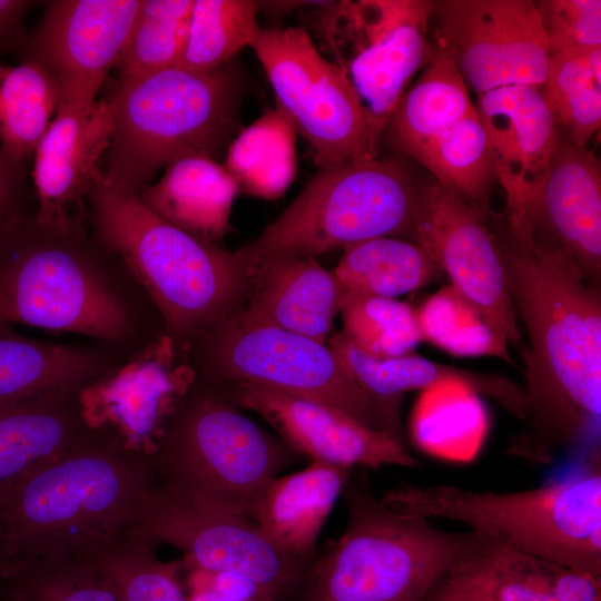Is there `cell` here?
Here are the masks:
<instances>
[{
    "mask_svg": "<svg viewBox=\"0 0 601 601\" xmlns=\"http://www.w3.org/2000/svg\"><path fill=\"white\" fill-rule=\"evenodd\" d=\"M494 234L506 286L525 328L524 428L506 453L531 465L552 463L600 428L601 292L532 231Z\"/></svg>",
    "mask_w": 601,
    "mask_h": 601,
    "instance_id": "6da1fadb",
    "label": "cell"
},
{
    "mask_svg": "<svg viewBox=\"0 0 601 601\" xmlns=\"http://www.w3.org/2000/svg\"><path fill=\"white\" fill-rule=\"evenodd\" d=\"M157 484L147 455L90 431L0 495V579L87 560L134 532Z\"/></svg>",
    "mask_w": 601,
    "mask_h": 601,
    "instance_id": "7a4b0ae2",
    "label": "cell"
},
{
    "mask_svg": "<svg viewBox=\"0 0 601 601\" xmlns=\"http://www.w3.org/2000/svg\"><path fill=\"white\" fill-rule=\"evenodd\" d=\"M342 494L346 529L311 558L295 601H422L475 538L388 506L362 474L352 472Z\"/></svg>",
    "mask_w": 601,
    "mask_h": 601,
    "instance_id": "3957f363",
    "label": "cell"
},
{
    "mask_svg": "<svg viewBox=\"0 0 601 601\" xmlns=\"http://www.w3.org/2000/svg\"><path fill=\"white\" fill-rule=\"evenodd\" d=\"M242 93L231 61L207 72L176 66L119 81L104 183L137 195L177 158L216 160L237 127Z\"/></svg>",
    "mask_w": 601,
    "mask_h": 601,
    "instance_id": "277c9868",
    "label": "cell"
},
{
    "mask_svg": "<svg viewBox=\"0 0 601 601\" xmlns=\"http://www.w3.org/2000/svg\"><path fill=\"white\" fill-rule=\"evenodd\" d=\"M87 205L95 240L128 267L169 326L190 332L229 316L249 283L239 252L170 225L136 195L102 179L89 190Z\"/></svg>",
    "mask_w": 601,
    "mask_h": 601,
    "instance_id": "5b68a950",
    "label": "cell"
},
{
    "mask_svg": "<svg viewBox=\"0 0 601 601\" xmlns=\"http://www.w3.org/2000/svg\"><path fill=\"white\" fill-rule=\"evenodd\" d=\"M572 475L531 490L403 485L381 497L426 519L460 522L516 549L601 579V454Z\"/></svg>",
    "mask_w": 601,
    "mask_h": 601,
    "instance_id": "8992f818",
    "label": "cell"
},
{
    "mask_svg": "<svg viewBox=\"0 0 601 601\" xmlns=\"http://www.w3.org/2000/svg\"><path fill=\"white\" fill-rule=\"evenodd\" d=\"M148 459L170 492L245 519L263 489L294 462L290 449L231 401L190 391Z\"/></svg>",
    "mask_w": 601,
    "mask_h": 601,
    "instance_id": "52a82bcc",
    "label": "cell"
},
{
    "mask_svg": "<svg viewBox=\"0 0 601 601\" xmlns=\"http://www.w3.org/2000/svg\"><path fill=\"white\" fill-rule=\"evenodd\" d=\"M90 246L85 225L55 230L21 217L0 239V322L119 339L127 315Z\"/></svg>",
    "mask_w": 601,
    "mask_h": 601,
    "instance_id": "ba28073f",
    "label": "cell"
},
{
    "mask_svg": "<svg viewBox=\"0 0 601 601\" xmlns=\"http://www.w3.org/2000/svg\"><path fill=\"white\" fill-rule=\"evenodd\" d=\"M417 190L396 159L376 157L319 168L239 253L249 266L282 250L316 256L378 237L413 240Z\"/></svg>",
    "mask_w": 601,
    "mask_h": 601,
    "instance_id": "9c48e42d",
    "label": "cell"
},
{
    "mask_svg": "<svg viewBox=\"0 0 601 601\" xmlns=\"http://www.w3.org/2000/svg\"><path fill=\"white\" fill-rule=\"evenodd\" d=\"M216 367L235 384L252 383L338 410L364 426L403 439L401 421L371 396L326 343L259 321L245 311L223 321Z\"/></svg>",
    "mask_w": 601,
    "mask_h": 601,
    "instance_id": "30bf717a",
    "label": "cell"
},
{
    "mask_svg": "<svg viewBox=\"0 0 601 601\" xmlns=\"http://www.w3.org/2000/svg\"><path fill=\"white\" fill-rule=\"evenodd\" d=\"M432 1H342L321 12L319 28L364 110L375 156L408 80L427 55Z\"/></svg>",
    "mask_w": 601,
    "mask_h": 601,
    "instance_id": "8fae6325",
    "label": "cell"
},
{
    "mask_svg": "<svg viewBox=\"0 0 601 601\" xmlns=\"http://www.w3.org/2000/svg\"><path fill=\"white\" fill-rule=\"evenodd\" d=\"M250 47L267 73L277 109L312 145L319 168L377 157L353 85L303 28L260 29Z\"/></svg>",
    "mask_w": 601,
    "mask_h": 601,
    "instance_id": "7c38bea8",
    "label": "cell"
},
{
    "mask_svg": "<svg viewBox=\"0 0 601 601\" xmlns=\"http://www.w3.org/2000/svg\"><path fill=\"white\" fill-rule=\"evenodd\" d=\"M184 554V566L233 574L272 601L293 599L308 561L292 555L250 520L186 500L158 482L136 529Z\"/></svg>",
    "mask_w": 601,
    "mask_h": 601,
    "instance_id": "4fadbf2b",
    "label": "cell"
},
{
    "mask_svg": "<svg viewBox=\"0 0 601 601\" xmlns=\"http://www.w3.org/2000/svg\"><path fill=\"white\" fill-rule=\"evenodd\" d=\"M430 21L436 50L451 58L477 95L543 86L551 53L533 1H433Z\"/></svg>",
    "mask_w": 601,
    "mask_h": 601,
    "instance_id": "5bb4252c",
    "label": "cell"
},
{
    "mask_svg": "<svg viewBox=\"0 0 601 601\" xmlns=\"http://www.w3.org/2000/svg\"><path fill=\"white\" fill-rule=\"evenodd\" d=\"M141 0H52L20 48L21 62L42 68L60 92L59 110L96 96L125 47ZM58 110V111H59Z\"/></svg>",
    "mask_w": 601,
    "mask_h": 601,
    "instance_id": "9a60e30c",
    "label": "cell"
},
{
    "mask_svg": "<svg viewBox=\"0 0 601 601\" xmlns=\"http://www.w3.org/2000/svg\"><path fill=\"white\" fill-rule=\"evenodd\" d=\"M413 242L509 344L521 345V327L496 242L479 210L437 181L423 186L417 190Z\"/></svg>",
    "mask_w": 601,
    "mask_h": 601,
    "instance_id": "2e32d148",
    "label": "cell"
},
{
    "mask_svg": "<svg viewBox=\"0 0 601 601\" xmlns=\"http://www.w3.org/2000/svg\"><path fill=\"white\" fill-rule=\"evenodd\" d=\"M194 372L178 363L173 342L161 337L115 372L78 393L87 426L117 437L149 456L190 391Z\"/></svg>",
    "mask_w": 601,
    "mask_h": 601,
    "instance_id": "e0dca14e",
    "label": "cell"
},
{
    "mask_svg": "<svg viewBox=\"0 0 601 601\" xmlns=\"http://www.w3.org/2000/svg\"><path fill=\"white\" fill-rule=\"evenodd\" d=\"M475 107L487 134L495 177L505 193V221L532 230L531 215L560 136L542 90L501 87L479 95Z\"/></svg>",
    "mask_w": 601,
    "mask_h": 601,
    "instance_id": "ac0fdd59",
    "label": "cell"
},
{
    "mask_svg": "<svg viewBox=\"0 0 601 601\" xmlns=\"http://www.w3.org/2000/svg\"><path fill=\"white\" fill-rule=\"evenodd\" d=\"M235 388V405L259 414L290 447L313 461L349 469L420 466L403 439L368 428L331 406L259 384L239 383Z\"/></svg>",
    "mask_w": 601,
    "mask_h": 601,
    "instance_id": "d6986e66",
    "label": "cell"
},
{
    "mask_svg": "<svg viewBox=\"0 0 601 601\" xmlns=\"http://www.w3.org/2000/svg\"><path fill=\"white\" fill-rule=\"evenodd\" d=\"M112 130L111 98L57 112L33 154L38 225L55 230L85 225L87 195L102 179Z\"/></svg>",
    "mask_w": 601,
    "mask_h": 601,
    "instance_id": "ffe728a7",
    "label": "cell"
},
{
    "mask_svg": "<svg viewBox=\"0 0 601 601\" xmlns=\"http://www.w3.org/2000/svg\"><path fill=\"white\" fill-rule=\"evenodd\" d=\"M530 225L534 238L601 278V170L593 150L560 137Z\"/></svg>",
    "mask_w": 601,
    "mask_h": 601,
    "instance_id": "44dd1931",
    "label": "cell"
},
{
    "mask_svg": "<svg viewBox=\"0 0 601 601\" xmlns=\"http://www.w3.org/2000/svg\"><path fill=\"white\" fill-rule=\"evenodd\" d=\"M254 293L246 313L253 317L326 343L339 314L344 290L315 256L282 250L249 265Z\"/></svg>",
    "mask_w": 601,
    "mask_h": 601,
    "instance_id": "7402d4cb",
    "label": "cell"
},
{
    "mask_svg": "<svg viewBox=\"0 0 601 601\" xmlns=\"http://www.w3.org/2000/svg\"><path fill=\"white\" fill-rule=\"evenodd\" d=\"M329 346L356 382L398 420L405 392L428 391L453 383L491 397L520 421L524 417V391L504 376L470 373L413 354L375 357L356 347L343 332L331 338Z\"/></svg>",
    "mask_w": 601,
    "mask_h": 601,
    "instance_id": "603a6c76",
    "label": "cell"
},
{
    "mask_svg": "<svg viewBox=\"0 0 601 601\" xmlns=\"http://www.w3.org/2000/svg\"><path fill=\"white\" fill-rule=\"evenodd\" d=\"M454 568L497 601H594L601 597V579L476 531Z\"/></svg>",
    "mask_w": 601,
    "mask_h": 601,
    "instance_id": "cb8c5ba5",
    "label": "cell"
},
{
    "mask_svg": "<svg viewBox=\"0 0 601 601\" xmlns=\"http://www.w3.org/2000/svg\"><path fill=\"white\" fill-rule=\"evenodd\" d=\"M352 469L313 461L306 469L273 479L248 514L283 551L309 560L319 532Z\"/></svg>",
    "mask_w": 601,
    "mask_h": 601,
    "instance_id": "d4e9b609",
    "label": "cell"
},
{
    "mask_svg": "<svg viewBox=\"0 0 601 601\" xmlns=\"http://www.w3.org/2000/svg\"><path fill=\"white\" fill-rule=\"evenodd\" d=\"M78 393H47L0 405V495L92 431Z\"/></svg>",
    "mask_w": 601,
    "mask_h": 601,
    "instance_id": "484cf974",
    "label": "cell"
},
{
    "mask_svg": "<svg viewBox=\"0 0 601 601\" xmlns=\"http://www.w3.org/2000/svg\"><path fill=\"white\" fill-rule=\"evenodd\" d=\"M238 185L225 166L203 155L175 159L155 184L136 196L170 225L204 240L219 239L229 228Z\"/></svg>",
    "mask_w": 601,
    "mask_h": 601,
    "instance_id": "4316f807",
    "label": "cell"
},
{
    "mask_svg": "<svg viewBox=\"0 0 601 601\" xmlns=\"http://www.w3.org/2000/svg\"><path fill=\"white\" fill-rule=\"evenodd\" d=\"M474 108L455 63L436 50L416 82L402 95L386 129L397 148L420 162L430 147Z\"/></svg>",
    "mask_w": 601,
    "mask_h": 601,
    "instance_id": "83f0119b",
    "label": "cell"
},
{
    "mask_svg": "<svg viewBox=\"0 0 601 601\" xmlns=\"http://www.w3.org/2000/svg\"><path fill=\"white\" fill-rule=\"evenodd\" d=\"M332 273L344 292L396 298L443 272L415 242L378 237L345 247Z\"/></svg>",
    "mask_w": 601,
    "mask_h": 601,
    "instance_id": "f1b7e54d",
    "label": "cell"
},
{
    "mask_svg": "<svg viewBox=\"0 0 601 601\" xmlns=\"http://www.w3.org/2000/svg\"><path fill=\"white\" fill-rule=\"evenodd\" d=\"M95 364L75 348L0 336V405L55 392H79Z\"/></svg>",
    "mask_w": 601,
    "mask_h": 601,
    "instance_id": "f546056e",
    "label": "cell"
},
{
    "mask_svg": "<svg viewBox=\"0 0 601 601\" xmlns=\"http://www.w3.org/2000/svg\"><path fill=\"white\" fill-rule=\"evenodd\" d=\"M295 134L278 109L242 130L230 142L225 161L238 188L266 199L284 194L296 175Z\"/></svg>",
    "mask_w": 601,
    "mask_h": 601,
    "instance_id": "4dcf8cb0",
    "label": "cell"
},
{
    "mask_svg": "<svg viewBox=\"0 0 601 601\" xmlns=\"http://www.w3.org/2000/svg\"><path fill=\"white\" fill-rule=\"evenodd\" d=\"M541 90L565 138L587 147L601 125V46L552 53Z\"/></svg>",
    "mask_w": 601,
    "mask_h": 601,
    "instance_id": "1f68e13d",
    "label": "cell"
},
{
    "mask_svg": "<svg viewBox=\"0 0 601 601\" xmlns=\"http://www.w3.org/2000/svg\"><path fill=\"white\" fill-rule=\"evenodd\" d=\"M60 104L58 87L42 68L0 63V148L28 165Z\"/></svg>",
    "mask_w": 601,
    "mask_h": 601,
    "instance_id": "d6a6232c",
    "label": "cell"
},
{
    "mask_svg": "<svg viewBox=\"0 0 601 601\" xmlns=\"http://www.w3.org/2000/svg\"><path fill=\"white\" fill-rule=\"evenodd\" d=\"M156 543L137 530L86 561L120 601H187L180 561L158 559Z\"/></svg>",
    "mask_w": 601,
    "mask_h": 601,
    "instance_id": "836d02e7",
    "label": "cell"
},
{
    "mask_svg": "<svg viewBox=\"0 0 601 601\" xmlns=\"http://www.w3.org/2000/svg\"><path fill=\"white\" fill-rule=\"evenodd\" d=\"M257 10L250 0H194L177 67L207 72L230 62L259 35Z\"/></svg>",
    "mask_w": 601,
    "mask_h": 601,
    "instance_id": "e575fe53",
    "label": "cell"
},
{
    "mask_svg": "<svg viewBox=\"0 0 601 601\" xmlns=\"http://www.w3.org/2000/svg\"><path fill=\"white\" fill-rule=\"evenodd\" d=\"M193 3L194 0H141L115 66L119 81L178 65Z\"/></svg>",
    "mask_w": 601,
    "mask_h": 601,
    "instance_id": "d590c367",
    "label": "cell"
},
{
    "mask_svg": "<svg viewBox=\"0 0 601 601\" xmlns=\"http://www.w3.org/2000/svg\"><path fill=\"white\" fill-rule=\"evenodd\" d=\"M420 164L434 175L435 181L471 206L472 201L482 200L496 177L487 134L476 107L449 128Z\"/></svg>",
    "mask_w": 601,
    "mask_h": 601,
    "instance_id": "8d00e7d4",
    "label": "cell"
},
{
    "mask_svg": "<svg viewBox=\"0 0 601 601\" xmlns=\"http://www.w3.org/2000/svg\"><path fill=\"white\" fill-rule=\"evenodd\" d=\"M423 341L455 356H494L513 364L508 338L452 286L415 311Z\"/></svg>",
    "mask_w": 601,
    "mask_h": 601,
    "instance_id": "74e56055",
    "label": "cell"
},
{
    "mask_svg": "<svg viewBox=\"0 0 601 601\" xmlns=\"http://www.w3.org/2000/svg\"><path fill=\"white\" fill-rule=\"evenodd\" d=\"M339 314L343 333L375 357L412 354L423 341L415 311L396 298L344 292Z\"/></svg>",
    "mask_w": 601,
    "mask_h": 601,
    "instance_id": "f35d334b",
    "label": "cell"
},
{
    "mask_svg": "<svg viewBox=\"0 0 601 601\" xmlns=\"http://www.w3.org/2000/svg\"><path fill=\"white\" fill-rule=\"evenodd\" d=\"M7 601H120L82 560L42 562L2 580Z\"/></svg>",
    "mask_w": 601,
    "mask_h": 601,
    "instance_id": "ab89813d",
    "label": "cell"
},
{
    "mask_svg": "<svg viewBox=\"0 0 601 601\" xmlns=\"http://www.w3.org/2000/svg\"><path fill=\"white\" fill-rule=\"evenodd\" d=\"M550 53L601 46L600 0H541L534 2Z\"/></svg>",
    "mask_w": 601,
    "mask_h": 601,
    "instance_id": "60d3db41",
    "label": "cell"
},
{
    "mask_svg": "<svg viewBox=\"0 0 601 601\" xmlns=\"http://www.w3.org/2000/svg\"><path fill=\"white\" fill-rule=\"evenodd\" d=\"M187 601H272L257 585L243 578L188 569Z\"/></svg>",
    "mask_w": 601,
    "mask_h": 601,
    "instance_id": "b9f144b4",
    "label": "cell"
},
{
    "mask_svg": "<svg viewBox=\"0 0 601 601\" xmlns=\"http://www.w3.org/2000/svg\"><path fill=\"white\" fill-rule=\"evenodd\" d=\"M27 167L0 148V239L26 215L21 206L27 189Z\"/></svg>",
    "mask_w": 601,
    "mask_h": 601,
    "instance_id": "7bdbcfd3",
    "label": "cell"
},
{
    "mask_svg": "<svg viewBox=\"0 0 601 601\" xmlns=\"http://www.w3.org/2000/svg\"><path fill=\"white\" fill-rule=\"evenodd\" d=\"M422 601H497L455 568L439 579Z\"/></svg>",
    "mask_w": 601,
    "mask_h": 601,
    "instance_id": "ee69618b",
    "label": "cell"
},
{
    "mask_svg": "<svg viewBox=\"0 0 601 601\" xmlns=\"http://www.w3.org/2000/svg\"><path fill=\"white\" fill-rule=\"evenodd\" d=\"M39 3L30 0H0V49L20 50L28 35L23 30V18Z\"/></svg>",
    "mask_w": 601,
    "mask_h": 601,
    "instance_id": "f6af8a7d",
    "label": "cell"
},
{
    "mask_svg": "<svg viewBox=\"0 0 601 601\" xmlns=\"http://www.w3.org/2000/svg\"><path fill=\"white\" fill-rule=\"evenodd\" d=\"M0 601H6L3 584H2L1 579H0Z\"/></svg>",
    "mask_w": 601,
    "mask_h": 601,
    "instance_id": "bcb514c9",
    "label": "cell"
},
{
    "mask_svg": "<svg viewBox=\"0 0 601 601\" xmlns=\"http://www.w3.org/2000/svg\"><path fill=\"white\" fill-rule=\"evenodd\" d=\"M594 601H601V597H600V598H597Z\"/></svg>",
    "mask_w": 601,
    "mask_h": 601,
    "instance_id": "7dc6e473",
    "label": "cell"
},
{
    "mask_svg": "<svg viewBox=\"0 0 601 601\" xmlns=\"http://www.w3.org/2000/svg\"><path fill=\"white\" fill-rule=\"evenodd\" d=\"M7 601V600H6Z\"/></svg>",
    "mask_w": 601,
    "mask_h": 601,
    "instance_id": "c3c4849f",
    "label": "cell"
}]
</instances>
